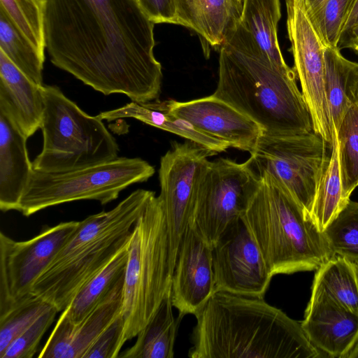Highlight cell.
<instances>
[{"mask_svg":"<svg viewBox=\"0 0 358 358\" xmlns=\"http://www.w3.org/2000/svg\"><path fill=\"white\" fill-rule=\"evenodd\" d=\"M155 23L138 0H46L45 48L51 62L94 90L131 101L158 99L161 64Z\"/></svg>","mask_w":358,"mask_h":358,"instance_id":"cell-1","label":"cell"},{"mask_svg":"<svg viewBox=\"0 0 358 358\" xmlns=\"http://www.w3.org/2000/svg\"><path fill=\"white\" fill-rule=\"evenodd\" d=\"M191 358H317L301 322L264 296L215 290L194 315Z\"/></svg>","mask_w":358,"mask_h":358,"instance_id":"cell-2","label":"cell"},{"mask_svg":"<svg viewBox=\"0 0 358 358\" xmlns=\"http://www.w3.org/2000/svg\"><path fill=\"white\" fill-rule=\"evenodd\" d=\"M296 78L294 69L276 65L238 20L220 48L213 94L257 123L264 135L306 134L313 124Z\"/></svg>","mask_w":358,"mask_h":358,"instance_id":"cell-3","label":"cell"},{"mask_svg":"<svg viewBox=\"0 0 358 358\" xmlns=\"http://www.w3.org/2000/svg\"><path fill=\"white\" fill-rule=\"evenodd\" d=\"M152 191L138 189L113 209L79 224L34 284L32 293L64 310L84 285L130 243L133 228Z\"/></svg>","mask_w":358,"mask_h":358,"instance_id":"cell-4","label":"cell"},{"mask_svg":"<svg viewBox=\"0 0 358 358\" xmlns=\"http://www.w3.org/2000/svg\"><path fill=\"white\" fill-rule=\"evenodd\" d=\"M241 220L271 273L318 269L334 256L311 217L288 189L266 171Z\"/></svg>","mask_w":358,"mask_h":358,"instance_id":"cell-5","label":"cell"},{"mask_svg":"<svg viewBox=\"0 0 358 358\" xmlns=\"http://www.w3.org/2000/svg\"><path fill=\"white\" fill-rule=\"evenodd\" d=\"M171 286L165 215L154 195L133 228L121 314L126 341L148 324Z\"/></svg>","mask_w":358,"mask_h":358,"instance_id":"cell-6","label":"cell"},{"mask_svg":"<svg viewBox=\"0 0 358 358\" xmlns=\"http://www.w3.org/2000/svg\"><path fill=\"white\" fill-rule=\"evenodd\" d=\"M43 147L34 170L66 172L118 157V144L98 115L87 114L57 86L43 85Z\"/></svg>","mask_w":358,"mask_h":358,"instance_id":"cell-7","label":"cell"},{"mask_svg":"<svg viewBox=\"0 0 358 358\" xmlns=\"http://www.w3.org/2000/svg\"><path fill=\"white\" fill-rule=\"evenodd\" d=\"M155 172L154 166L141 158L123 157L66 172L34 170L17 211L29 217L49 207L80 200H95L104 205L130 185L147 181Z\"/></svg>","mask_w":358,"mask_h":358,"instance_id":"cell-8","label":"cell"},{"mask_svg":"<svg viewBox=\"0 0 358 358\" xmlns=\"http://www.w3.org/2000/svg\"><path fill=\"white\" fill-rule=\"evenodd\" d=\"M259 183L251 157L242 163L227 158L208 160L199 178L189 224L213 248L241 220Z\"/></svg>","mask_w":358,"mask_h":358,"instance_id":"cell-9","label":"cell"},{"mask_svg":"<svg viewBox=\"0 0 358 358\" xmlns=\"http://www.w3.org/2000/svg\"><path fill=\"white\" fill-rule=\"evenodd\" d=\"M329 150L326 141L313 131L293 136L263 135L250 157L258 173L266 171L279 181L310 216L329 162Z\"/></svg>","mask_w":358,"mask_h":358,"instance_id":"cell-10","label":"cell"},{"mask_svg":"<svg viewBox=\"0 0 358 358\" xmlns=\"http://www.w3.org/2000/svg\"><path fill=\"white\" fill-rule=\"evenodd\" d=\"M294 71L308 106L313 131L331 149L336 136L324 88V45L305 0H285Z\"/></svg>","mask_w":358,"mask_h":358,"instance_id":"cell-11","label":"cell"},{"mask_svg":"<svg viewBox=\"0 0 358 358\" xmlns=\"http://www.w3.org/2000/svg\"><path fill=\"white\" fill-rule=\"evenodd\" d=\"M216 153L186 140L173 142L160 159L158 196L165 215L169 239V269L172 277L178 250L189 226L201 171Z\"/></svg>","mask_w":358,"mask_h":358,"instance_id":"cell-12","label":"cell"},{"mask_svg":"<svg viewBox=\"0 0 358 358\" xmlns=\"http://www.w3.org/2000/svg\"><path fill=\"white\" fill-rule=\"evenodd\" d=\"M79 222L45 227L35 237L22 241L0 232V315L32 293L36 280L75 232Z\"/></svg>","mask_w":358,"mask_h":358,"instance_id":"cell-13","label":"cell"},{"mask_svg":"<svg viewBox=\"0 0 358 358\" xmlns=\"http://www.w3.org/2000/svg\"><path fill=\"white\" fill-rule=\"evenodd\" d=\"M213 262L215 290L264 296L273 276L241 219L213 247Z\"/></svg>","mask_w":358,"mask_h":358,"instance_id":"cell-14","label":"cell"},{"mask_svg":"<svg viewBox=\"0 0 358 358\" xmlns=\"http://www.w3.org/2000/svg\"><path fill=\"white\" fill-rule=\"evenodd\" d=\"M166 101L173 114L229 147L251 154L264 135L257 123L213 94L187 101Z\"/></svg>","mask_w":358,"mask_h":358,"instance_id":"cell-15","label":"cell"},{"mask_svg":"<svg viewBox=\"0 0 358 358\" xmlns=\"http://www.w3.org/2000/svg\"><path fill=\"white\" fill-rule=\"evenodd\" d=\"M215 291L213 248L189 224L171 277V301L178 317L194 315Z\"/></svg>","mask_w":358,"mask_h":358,"instance_id":"cell-16","label":"cell"},{"mask_svg":"<svg viewBox=\"0 0 358 358\" xmlns=\"http://www.w3.org/2000/svg\"><path fill=\"white\" fill-rule=\"evenodd\" d=\"M124 275L110 292L82 321L75 324L62 313L40 358H83L85 354L122 308Z\"/></svg>","mask_w":358,"mask_h":358,"instance_id":"cell-17","label":"cell"},{"mask_svg":"<svg viewBox=\"0 0 358 358\" xmlns=\"http://www.w3.org/2000/svg\"><path fill=\"white\" fill-rule=\"evenodd\" d=\"M301 324L309 341L328 357L346 358L358 341V315L320 293L311 292Z\"/></svg>","mask_w":358,"mask_h":358,"instance_id":"cell-18","label":"cell"},{"mask_svg":"<svg viewBox=\"0 0 358 358\" xmlns=\"http://www.w3.org/2000/svg\"><path fill=\"white\" fill-rule=\"evenodd\" d=\"M43 85L34 82L0 50V113L26 137L41 128Z\"/></svg>","mask_w":358,"mask_h":358,"instance_id":"cell-19","label":"cell"},{"mask_svg":"<svg viewBox=\"0 0 358 358\" xmlns=\"http://www.w3.org/2000/svg\"><path fill=\"white\" fill-rule=\"evenodd\" d=\"M26 138L0 113V209L17 210L34 171Z\"/></svg>","mask_w":358,"mask_h":358,"instance_id":"cell-20","label":"cell"},{"mask_svg":"<svg viewBox=\"0 0 358 358\" xmlns=\"http://www.w3.org/2000/svg\"><path fill=\"white\" fill-rule=\"evenodd\" d=\"M174 24L195 31L211 46L220 47L239 20L242 4L236 0H174Z\"/></svg>","mask_w":358,"mask_h":358,"instance_id":"cell-21","label":"cell"},{"mask_svg":"<svg viewBox=\"0 0 358 358\" xmlns=\"http://www.w3.org/2000/svg\"><path fill=\"white\" fill-rule=\"evenodd\" d=\"M102 120L112 121L121 118H134L148 125L171 132L215 152L226 151L225 142L203 134L188 122L173 114L166 101L158 99L147 103L131 101L126 105L97 115Z\"/></svg>","mask_w":358,"mask_h":358,"instance_id":"cell-22","label":"cell"},{"mask_svg":"<svg viewBox=\"0 0 358 358\" xmlns=\"http://www.w3.org/2000/svg\"><path fill=\"white\" fill-rule=\"evenodd\" d=\"M324 88L331 122L337 131L349 108L358 103V63L337 48L324 50Z\"/></svg>","mask_w":358,"mask_h":358,"instance_id":"cell-23","label":"cell"},{"mask_svg":"<svg viewBox=\"0 0 358 358\" xmlns=\"http://www.w3.org/2000/svg\"><path fill=\"white\" fill-rule=\"evenodd\" d=\"M171 288L148 324L138 332L136 343L118 357L173 358L178 328L181 321L172 310Z\"/></svg>","mask_w":358,"mask_h":358,"instance_id":"cell-24","label":"cell"},{"mask_svg":"<svg viewBox=\"0 0 358 358\" xmlns=\"http://www.w3.org/2000/svg\"><path fill=\"white\" fill-rule=\"evenodd\" d=\"M241 4V25L276 65L288 68L278 40V24L281 17L280 0H243Z\"/></svg>","mask_w":358,"mask_h":358,"instance_id":"cell-25","label":"cell"},{"mask_svg":"<svg viewBox=\"0 0 358 358\" xmlns=\"http://www.w3.org/2000/svg\"><path fill=\"white\" fill-rule=\"evenodd\" d=\"M312 292L322 294L358 315V266L334 255L316 270Z\"/></svg>","mask_w":358,"mask_h":358,"instance_id":"cell-26","label":"cell"},{"mask_svg":"<svg viewBox=\"0 0 358 358\" xmlns=\"http://www.w3.org/2000/svg\"><path fill=\"white\" fill-rule=\"evenodd\" d=\"M129 245L130 243L118 252L81 287L69 306L62 313L69 320L77 324L85 318L125 274Z\"/></svg>","mask_w":358,"mask_h":358,"instance_id":"cell-27","label":"cell"},{"mask_svg":"<svg viewBox=\"0 0 358 358\" xmlns=\"http://www.w3.org/2000/svg\"><path fill=\"white\" fill-rule=\"evenodd\" d=\"M343 193L336 134L329 164L321 178L315 196L310 216L321 232L347 205Z\"/></svg>","mask_w":358,"mask_h":358,"instance_id":"cell-28","label":"cell"},{"mask_svg":"<svg viewBox=\"0 0 358 358\" xmlns=\"http://www.w3.org/2000/svg\"><path fill=\"white\" fill-rule=\"evenodd\" d=\"M0 50L27 77L43 85L45 57L13 23L0 8Z\"/></svg>","mask_w":358,"mask_h":358,"instance_id":"cell-29","label":"cell"},{"mask_svg":"<svg viewBox=\"0 0 358 358\" xmlns=\"http://www.w3.org/2000/svg\"><path fill=\"white\" fill-rule=\"evenodd\" d=\"M336 133L343 193L350 199L358 187V103L347 111Z\"/></svg>","mask_w":358,"mask_h":358,"instance_id":"cell-30","label":"cell"},{"mask_svg":"<svg viewBox=\"0 0 358 358\" xmlns=\"http://www.w3.org/2000/svg\"><path fill=\"white\" fill-rule=\"evenodd\" d=\"M45 3L46 0H0V8L43 56Z\"/></svg>","mask_w":358,"mask_h":358,"instance_id":"cell-31","label":"cell"},{"mask_svg":"<svg viewBox=\"0 0 358 358\" xmlns=\"http://www.w3.org/2000/svg\"><path fill=\"white\" fill-rule=\"evenodd\" d=\"M323 234L334 255L357 264L358 202L350 199Z\"/></svg>","mask_w":358,"mask_h":358,"instance_id":"cell-32","label":"cell"},{"mask_svg":"<svg viewBox=\"0 0 358 358\" xmlns=\"http://www.w3.org/2000/svg\"><path fill=\"white\" fill-rule=\"evenodd\" d=\"M53 306L33 293L0 315V357L8 345Z\"/></svg>","mask_w":358,"mask_h":358,"instance_id":"cell-33","label":"cell"},{"mask_svg":"<svg viewBox=\"0 0 358 358\" xmlns=\"http://www.w3.org/2000/svg\"><path fill=\"white\" fill-rule=\"evenodd\" d=\"M356 0H325L312 17L326 46L337 48L342 29Z\"/></svg>","mask_w":358,"mask_h":358,"instance_id":"cell-34","label":"cell"},{"mask_svg":"<svg viewBox=\"0 0 358 358\" xmlns=\"http://www.w3.org/2000/svg\"><path fill=\"white\" fill-rule=\"evenodd\" d=\"M58 310L52 306L8 345L0 358H31L44 334L52 324Z\"/></svg>","mask_w":358,"mask_h":358,"instance_id":"cell-35","label":"cell"},{"mask_svg":"<svg viewBox=\"0 0 358 358\" xmlns=\"http://www.w3.org/2000/svg\"><path fill=\"white\" fill-rule=\"evenodd\" d=\"M125 342L124 323L120 313L98 336L83 358H117Z\"/></svg>","mask_w":358,"mask_h":358,"instance_id":"cell-36","label":"cell"},{"mask_svg":"<svg viewBox=\"0 0 358 358\" xmlns=\"http://www.w3.org/2000/svg\"><path fill=\"white\" fill-rule=\"evenodd\" d=\"M147 16L155 23L174 24V0H138Z\"/></svg>","mask_w":358,"mask_h":358,"instance_id":"cell-37","label":"cell"},{"mask_svg":"<svg viewBox=\"0 0 358 358\" xmlns=\"http://www.w3.org/2000/svg\"><path fill=\"white\" fill-rule=\"evenodd\" d=\"M358 37V0H356L350 14L342 29L337 48L339 50L345 48H352Z\"/></svg>","mask_w":358,"mask_h":358,"instance_id":"cell-38","label":"cell"},{"mask_svg":"<svg viewBox=\"0 0 358 358\" xmlns=\"http://www.w3.org/2000/svg\"><path fill=\"white\" fill-rule=\"evenodd\" d=\"M311 17H313L322 7L325 0H305Z\"/></svg>","mask_w":358,"mask_h":358,"instance_id":"cell-39","label":"cell"},{"mask_svg":"<svg viewBox=\"0 0 358 358\" xmlns=\"http://www.w3.org/2000/svg\"><path fill=\"white\" fill-rule=\"evenodd\" d=\"M358 357V341L354 346L352 350L347 355L346 358H356Z\"/></svg>","mask_w":358,"mask_h":358,"instance_id":"cell-40","label":"cell"},{"mask_svg":"<svg viewBox=\"0 0 358 358\" xmlns=\"http://www.w3.org/2000/svg\"><path fill=\"white\" fill-rule=\"evenodd\" d=\"M352 49L358 53V37L355 40Z\"/></svg>","mask_w":358,"mask_h":358,"instance_id":"cell-41","label":"cell"},{"mask_svg":"<svg viewBox=\"0 0 358 358\" xmlns=\"http://www.w3.org/2000/svg\"><path fill=\"white\" fill-rule=\"evenodd\" d=\"M357 264V266H358V263Z\"/></svg>","mask_w":358,"mask_h":358,"instance_id":"cell-42","label":"cell"}]
</instances>
